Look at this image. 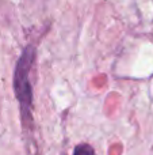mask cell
Instances as JSON below:
<instances>
[{"label":"cell","instance_id":"7a4b0ae2","mask_svg":"<svg viewBox=\"0 0 153 155\" xmlns=\"http://www.w3.org/2000/svg\"><path fill=\"white\" fill-rule=\"evenodd\" d=\"M73 155H95V151L89 144H79L73 151Z\"/></svg>","mask_w":153,"mask_h":155},{"label":"cell","instance_id":"6da1fadb","mask_svg":"<svg viewBox=\"0 0 153 155\" xmlns=\"http://www.w3.org/2000/svg\"><path fill=\"white\" fill-rule=\"evenodd\" d=\"M34 60H35V48L33 45L24 48L18 63H16L15 75H14V88H15L16 98H18L19 104H20L24 123H27L31 118L33 90L29 76Z\"/></svg>","mask_w":153,"mask_h":155}]
</instances>
